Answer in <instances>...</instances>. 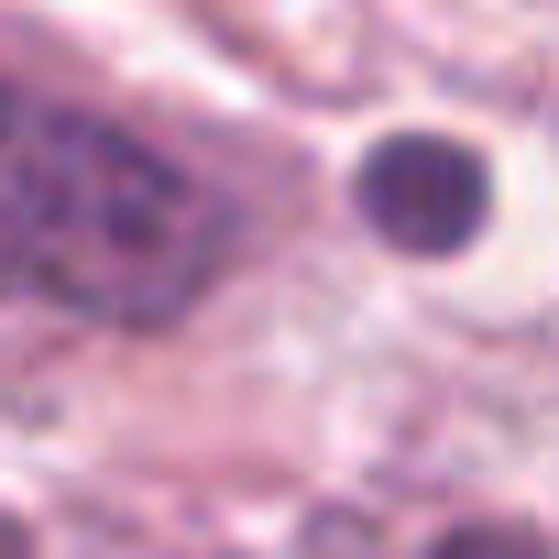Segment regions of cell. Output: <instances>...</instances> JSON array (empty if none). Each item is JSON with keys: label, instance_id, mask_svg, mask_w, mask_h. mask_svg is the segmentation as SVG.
<instances>
[{"label": "cell", "instance_id": "1", "mask_svg": "<svg viewBox=\"0 0 559 559\" xmlns=\"http://www.w3.org/2000/svg\"><path fill=\"white\" fill-rule=\"evenodd\" d=\"M219 252L230 219L187 165L67 99L0 88V297L154 330L209 297Z\"/></svg>", "mask_w": 559, "mask_h": 559}, {"label": "cell", "instance_id": "2", "mask_svg": "<svg viewBox=\"0 0 559 559\" xmlns=\"http://www.w3.org/2000/svg\"><path fill=\"white\" fill-rule=\"evenodd\" d=\"M483 165L461 154V143H439V132H406V143H373V165H362V219L384 230V241H406V252H461L472 230H483Z\"/></svg>", "mask_w": 559, "mask_h": 559}, {"label": "cell", "instance_id": "3", "mask_svg": "<svg viewBox=\"0 0 559 559\" xmlns=\"http://www.w3.org/2000/svg\"><path fill=\"white\" fill-rule=\"evenodd\" d=\"M439 559H537L526 537H461V548H439Z\"/></svg>", "mask_w": 559, "mask_h": 559}, {"label": "cell", "instance_id": "4", "mask_svg": "<svg viewBox=\"0 0 559 559\" xmlns=\"http://www.w3.org/2000/svg\"><path fill=\"white\" fill-rule=\"evenodd\" d=\"M0 559H12V537H0Z\"/></svg>", "mask_w": 559, "mask_h": 559}]
</instances>
